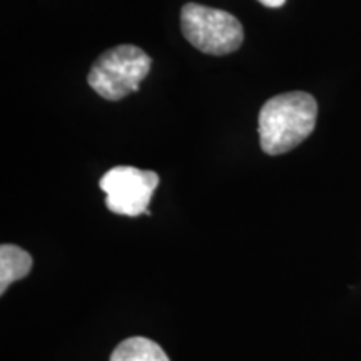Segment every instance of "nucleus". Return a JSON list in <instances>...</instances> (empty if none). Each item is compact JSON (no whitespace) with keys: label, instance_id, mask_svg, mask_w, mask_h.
Segmentation results:
<instances>
[{"label":"nucleus","instance_id":"f257e3e1","mask_svg":"<svg viewBox=\"0 0 361 361\" xmlns=\"http://www.w3.org/2000/svg\"><path fill=\"white\" fill-rule=\"evenodd\" d=\"M316 117L318 104L308 92L293 90L271 97L259 111L261 149L269 156L293 151L313 133Z\"/></svg>","mask_w":361,"mask_h":361},{"label":"nucleus","instance_id":"0eeeda50","mask_svg":"<svg viewBox=\"0 0 361 361\" xmlns=\"http://www.w3.org/2000/svg\"><path fill=\"white\" fill-rule=\"evenodd\" d=\"M258 2L268 8H279L286 4V0H258Z\"/></svg>","mask_w":361,"mask_h":361},{"label":"nucleus","instance_id":"f03ea898","mask_svg":"<svg viewBox=\"0 0 361 361\" xmlns=\"http://www.w3.org/2000/svg\"><path fill=\"white\" fill-rule=\"evenodd\" d=\"M152 61L142 49L124 44L112 47L94 62L87 82L107 101H121L135 92L151 71Z\"/></svg>","mask_w":361,"mask_h":361},{"label":"nucleus","instance_id":"423d86ee","mask_svg":"<svg viewBox=\"0 0 361 361\" xmlns=\"http://www.w3.org/2000/svg\"><path fill=\"white\" fill-rule=\"evenodd\" d=\"M111 361H171L156 341L144 336H133L116 346Z\"/></svg>","mask_w":361,"mask_h":361},{"label":"nucleus","instance_id":"7ed1b4c3","mask_svg":"<svg viewBox=\"0 0 361 361\" xmlns=\"http://www.w3.org/2000/svg\"><path fill=\"white\" fill-rule=\"evenodd\" d=\"M180 29L188 42L209 56L236 52L245 40V30L233 13L189 2L180 11Z\"/></svg>","mask_w":361,"mask_h":361},{"label":"nucleus","instance_id":"39448f33","mask_svg":"<svg viewBox=\"0 0 361 361\" xmlns=\"http://www.w3.org/2000/svg\"><path fill=\"white\" fill-rule=\"evenodd\" d=\"M32 256L20 246H0V293L4 295L13 281L25 278L32 269Z\"/></svg>","mask_w":361,"mask_h":361},{"label":"nucleus","instance_id":"20e7f679","mask_svg":"<svg viewBox=\"0 0 361 361\" xmlns=\"http://www.w3.org/2000/svg\"><path fill=\"white\" fill-rule=\"evenodd\" d=\"M106 192V206L114 214H149V202L159 186V176L154 171H144L133 166H116L99 180Z\"/></svg>","mask_w":361,"mask_h":361}]
</instances>
